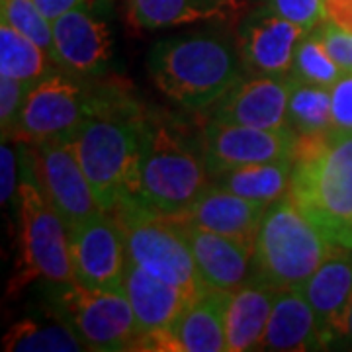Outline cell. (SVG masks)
I'll list each match as a JSON object with an SVG mask.
<instances>
[{
  "instance_id": "9a60e30c",
  "label": "cell",
  "mask_w": 352,
  "mask_h": 352,
  "mask_svg": "<svg viewBox=\"0 0 352 352\" xmlns=\"http://www.w3.org/2000/svg\"><path fill=\"white\" fill-rule=\"evenodd\" d=\"M307 32L282 18L270 6L252 12L241 28V59L254 75L286 76L294 55Z\"/></svg>"
},
{
  "instance_id": "4316f807",
  "label": "cell",
  "mask_w": 352,
  "mask_h": 352,
  "mask_svg": "<svg viewBox=\"0 0 352 352\" xmlns=\"http://www.w3.org/2000/svg\"><path fill=\"white\" fill-rule=\"evenodd\" d=\"M288 126L296 135L319 133L331 127L329 87L302 82L292 76L288 98Z\"/></svg>"
},
{
  "instance_id": "8992f818",
  "label": "cell",
  "mask_w": 352,
  "mask_h": 352,
  "mask_svg": "<svg viewBox=\"0 0 352 352\" xmlns=\"http://www.w3.org/2000/svg\"><path fill=\"white\" fill-rule=\"evenodd\" d=\"M18 204V263L12 286L24 288L34 280L73 284L69 229L41 194L38 182L25 168L16 192Z\"/></svg>"
},
{
  "instance_id": "7402d4cb",
  "label": "cell",
  "mask_w": 352,
  "mask_h": 352,
  "mask_svg": "<svg viewBox=\"0 0 352 352\" xmlns=\"http://www.w3.org/2000/svg\"><path fill=\"white\" fill-rule=\"evenodd\" d=\"M278 289L252 278L231 292L226 314L227 352L258 351Z\"/></svg>"
},
{
  "instance_id": "e0dca14e",
  "label": "cell",
  "mask_w": 352,
  "mask_h": 352,
  "mask_svg": "<svg viewBox=\"0 0 352 352\" xmlns=\"http://www.w3.org/2000/svg\"><path fill=\"white\" fill-rule=\"evenodd\" d=\"M124 292L133 309L141 335H166L178 323L196 296L153 276L127 258Z\"/></svg>"
},
{
  "instance_id": "603a6c76",
  "label": "cell",
  "mask_w": 352,
  "mask_h": 352,
  "mask_svg": "<svg viewBox=\"0 0 352 352\" xmlns=\"http://www.w3.org/2000/svg\"><path fill=\"white\" fill-rule=\"evenodd\" d=\"M245 0H129L138 28L159 30L200 20H223L239 12Z\"/></svg>"
},
{
  "instance_id": "9c48e42d",
  "label": "cell",
  "mask_w": 352,
  "mask_h": 352,
  "mask_svg": "<svg viewBox=\"0 0 352 352\" xmlns=\"http://www.w3.org/2000/svg\"><path fill=\"white\" fill-rule=\"evenodd\" d=\"M25 168L67 229L104 212L67 139L34 143L25 159Z\"/></svg>"
},
{
  "instance_id": "44dd1931",
  "label": "cell",
  "mask_w": 352,
  "mask_h": 352,
  "mask_svg": "<svg viewBox=\"0 0 352 352\" xmlns=\"http://www.w3.org/2000/svg\"><path fill=\"white\" fill-rule=\"evenodd\" d=\"M327 346L314 309L302 288L278 289L276 302L258 351L302 352Z\"/></svg>"
},
{
  "instance_id": "3957f363",
  "label": "cell",
  "mask_w": 352,
  "mask_h": 352,
  "mask_svg": "<svg viewBox=\"0 0 352 352\" xmlns=\"http://www.w3.org/2000/svg\"><path fill=\"white\" fill-rule=\"evenodd\" d=\"M147 67L164 96L188 110L212 106L241 80L237 50L212 34L157 41L147 57Z\"/></svg>"
},
{
  "instance_id": "4dcf8cb0",
  "label": "cell",
  "mask_w": 352,
  "mask_h": 352,
  "mask_svg": "<svg viewBox=\"0 0 352 352\" xmlns=\"http://www.w3.org/2000/svg\"><path fill=\"white\" fill-rule=\"evenodd\" d=\"M268 6L305 32H311L327 20L325 0H268Z\"/></svg>"
},
{
  "instance_id": "8d00e7d4",
  "label": "cell",
  "mask_w": 352,
  "mask_h": 352,
  "mask_svg": "<svg viewBox=\"0 0 352 352\" xmlns=\"http://www.w3.org/2000/svg\"><path fill=\"white\" fill-rule=\"evenodd\" d=\"M337 339H344L349 340V342H352V302L351 305H349V309H346V314H344L342 323H340Z\"/></svg>"
},
{
  "instance_id": "836d02e7",
  "label": "cell",
  "mask_w": 352,
  "mask_h": 352,
  "mask_svg": "<svg viewBox=\"0 0 352 352\" xmlns=\"http://www.w3.org/2000/svg\"><path fill=\"white\" fill-rule=\"evenodd\" d=\"M0 163H2V182H0V200L2 204H8L12 200L14 194L18 192L16 186V159L10 145L6 139H2V149H0Z\"/></svg>"
},
{
  "instance_id": "d6a6232c",
  "label": "cell",
  "mask_w": 352,
  "mask_h": 352,
  "mask_svg": "<svg viewBox=\"0 0 352 352\" xmlns=\"http://www.w3.org/2000/svg\"><path fill=\"white\" fill-rule=\"evenodd\" d=\"M331 90V127L352 131V73H342Z\"/></svg>"
},
{
  "instance_id": "6da1fadb",
  "label": "cell",
  "mask_w": 352,
  "mask_h": 352,
  "mask_svg": "<svg viewBox=\"0 0 352 352\" xmlns=\"http://www.w3.org/2000/svg\"><path fill=\"white\" fill-rule=\"evenodd\" d=\"M147 120L120 92L92 94V112L67 138L104 212L133 200Z\"/></svg>"
},
{
  "instance_id": "d4e9b609",
  "label": "cell",
  "mask_w": 352,
  "mask_h": 352,
  "mask_svg": "<svg viewBox=\"0 0 352 352\" xmlns=\"http://www.w3.org/2000/svg\"><path fill=\"white\" fill-rule=\"evenodd\" d=\"M4 351L18 352H80L87 351L75 331L55 314L45 319H22L6 331Z\"/></svg>"
},
{
  "instance_id": "7a4b0ae2",
  "label": "cell",
  "mask_w": 352,
  "mask_h": 352,
  "mask_svg": "<svg viewBox=\"0 0 352 352\" xmlns=\"http://www.w3.org/2000/svg\"><path fill=\"white\" fill-rule=\"evenodd\" d=\"M289 196L333 245L352 249V131L296 135Z\"/></svg>"
},
{
  "instance_id": "cb8c5ba5",
  "label": "cell",
  "mask_w": 352,
  "mask_h": 352,
  "mask_svg": "<svg viewBox=\"0 0 352 352\" xmlns=\"http://www.w3.org/2000/svg\"><path fill=\"white\" fill-rule=\"evenodd\" d=\"M292 184V157L270 163L233 166L212 175V186L261 204H274L288 196Z\"/></svg>"
},
{
  "instance_id": "5b68a950",
  "label": "cell",
  "mask_w": 352,
  "mask_h": 352,
  "mask_svg": "<svg viewBox=\"0 0 352 352\" xmlns=\"http://www.w3.org/2000/svg\"><path fill=\"white\" fill-rule=\"evenodd\" d=\"M333 247L288 194L264 214L254 243L252 278L276 289L302 288Z\"/></svg>"
},
{
  "instance_id": "f1b7e54d",
  "label": "cell",
  "mask_w": 352,
  "mask_h": 352,
  "mask_svg": "<svg viewBox=\"0 0 352 352\" xmlns=\"http://www.w3.org/2000/svg\"><path fill=\"white\" fill-rule=\"evenodd\" d=\"M0 12L2 22L12 25L53 57V22L39 10L36 0H2Z\"/></svg>"
},
{
  "instance_id": "d6986e66",
  "label": "cell",
  "mask_w": 352,
  "mask_h": 352,
  "mask_svg": "<svg viewBox=\"0 0 352 352\" xmlns=\"http://www.w3.org/2000/svg\"><path fill=\"white\" fill-rule=\"evenodd\" d=\"M302 292L327 344L333 342L352 302V249L335 245L321 266L307 278Z\"/></svg>"
},
{
  "instance_id": "7c38bea8",
  "label": "cell",
  "mask_w": 352,
  "mask_h": 352,
  "mask_svg": "<svg viewBox=\"0 0 352 352\" xmlns=\"http://www.w3.org/2000/svg\"><path fill=\"white\" fill-rule=\"evenodd\" d=\"M294 141L296 133L292 127L263 129L227 124L212 118L204 127L201 151L212 176L233 166L289 159Z\"/></svg>"
},
{
  "instance_id": "ba28073f",
  "label": "cell",
  "mask_w": 352,
  "mask_h": 352,
  "mask_svg": "<svg viewBox=\"0 0 352 352\" xmlns=\"http://www.w3.org/2000/svg\"><path fill=\"white\" fill-rule=\"evenodd\" d=\"M59 317L87 351H133L139 327L124 288L98 289L65 284L59 296Z\"/></svg>"
},
{
  "instance_id": "30bf717a",
  "label": "cell",
  "mask_w": 352,
  "mask_h": 352,
  "mask_svg": "<svg viewBox=\"0 0 352 352\" xmlns=\"http://www.w3.org/2000/svg\"><path fill=\"white\" fill-rule=\"evenodd\" d=\"M92 112V94L65 73H51L30 90L14 138L39 143L67 139Z\"/></svg>"
},
{
  "instance_id": "277c9868",
  "label": "cell",
  "mask_w": 352,
  "mask_h": 352,
  "mask_svg": "<svg viewBox=\"0 0 352 352\" xmlns=\"http://www.w3.org/2000/svg\"><path fill=\"white\" fill-rule=\"evenodd\" d=\"M212 186L204 151L168 126L147 122L138 190L131 201L166 217H182Z\"/></svg>"
},
{
  "instance_id": "484cf974",
  "label": "cell",
  "mask_w": 352,
  "mask_h": 352,
  "mask_svg": "<svg viewBox=\"0 0 352 352\" xmlns=\"http://www.w3.org/2000/svg\"><path fill=\"white\" fill-rule=\"evenodd\" d=\"M55 59L38 43L0 22V76L38 82L55 73Z\"/></svg>"
},
{
  "instance_id": "ffe728a7",
  "label": "cell",
  "mask_w": 352,
  "mask_h": 352,
  "mask_svg": "<svg viewBox=\"0 0 352 352\" xmlns=\"http://www.w3.org/2000/svg\"><path fill=\"white\" fill-rule=\"evenodd\" d=\"M266 210V204L210 186L180 219L237 239L254 249Z\"/></svg>"
},
{
  "instance_id": "ac0fdd59",
  "label": "cell",
  "mask_w": 352,
  "mask_h": 352,
  "mask_svg": "<svg viewBox=\"0 0 352 352\" xmlns=\"http://www.w3.org/2000/svg\"><path fill=\"white\" fill-rule=\"evenodd\" d=\"M180 221L184 227V235L190 243L194 261L198 264L201 280L208 288L233 292L249 280L252 274L254 256L252 247L210 229L188 223L184 219Z\"/></svg>"
},
{
  "instance_id": "f546056e",
  "label": "cell",
  "mask_w": 352,
  "mask_h": 352,
  "mask_svg": "<svg viewBox=\"0 0 352 352\" xmlns=\"http://www.w3.org/2000/svg\"><path fill=\"white\" fill-rule=\"evenodd\" d=\"M36 82L30 80H18V78H8L0 76V126H2V139L14 138L20 113L24 108V102L34 88Z\"/></svg>"
},
{
  "instance_id": "d590c367",
  "label": "cell",
  "mask_w": 352,
  "mask_h": 352,
  "mask_svg": "<svg viewBox=\"0 0 352 352\" xmlns=\"http://www.w3.org/2000/svg\"><path fill=\"white\" fill-rule=\"evenodd\" d=\"M36 4L39 6V10L53 22L59 16H63L65 12L73 10L76 6L87 4V0H36Z\"/></svg>"
},
{
  "instance_id": "5bb4252c",
  "label": "cell",
  "mask_w": 352,
  "mask_h": 352,
  "mask_svg": "<svg viewBox=\"0 0 352 352\" xmlns=\"http://www.w3.org/2000/svg\"><path fill=\"white\" fill-rule=\"evenodd\" d=\"M289 88L292 76L254 75L239 80L215 102L212 118L263 129L288 127Z\"/></svg>"
},
{
  "instance_id": "83f0119b",
  "label": "cell",
  "mask_w": 352,
  "mask_h": 352,
  "mask_svg": "<svg viewBox=\"0 0 352 352\" xmlns=\"http://www.w3.org/2000/svg\"><path fill=\"white\" fill-rule=\"evenodd\" d=\"M342 69L331 59V55L325 50L321 36L314 28L311 32H307L300 43L294 55V67H292V76L309 82V85H319V87H333L340 76Z\"/></svg>"
},
{
  "instance_id": "8fae6325",
  "label": "cell",
  "mask_w": 352,
  "mask_h": 352,
  "mask_svg": "<svg viewBox=\"0 0 352 352\" xmlns=\"http://www.w3.org/2000/svg\"><path fill=\"white\" fill-rule=\"evenodd\" d=\"M69 243L76 284L98 289L124 286L127 268L126 237L112 212H102L71 227Z\"/></svg>"
},
{
  "instance_id": "52a82bcc",
  "label": "cell",
  "mask_w": 352,
  "mask_h": 352,
  "mask_svg": "<svg viewBox=\"0 0 352 352\" xmlns=\"http://www.w3.org/2000/svg\"><path fill=\"white\" fill-rule=\"evenodd\" d=\"M112 214L124 229L129 261L196 298L208 289L178 217L155 214L138 201H126Z\"/></svg>"
},
{
  "instance_id": "2e32d148",
  "label": "cell",
  "mask_w": 352,
  "mask_h": 352,
  "mask_svg": "<svg viewBox=\"0 0 352 352\" xmlns=\"http://www.w3.org/2000/svg\"><path fill=\"white\" fill-rule=\"evenodd\" d=\"M112 57L110 30L87 8L76 6L53 20V59L76 75L102 71Z\"/></svg>"
},
{
  "instance_id": "4fadbf2b",
  "label": "cell",
  "mask_w": 352,
  "mask_h": 352,
  "mask_svg": "<svg viewBox=\"0 0 352 352\" xmlns=\"http://www.w3.org/2000/svg\"><path fill=\"white\" fill-rule=\"evenodd\" d=\"M231 292L208 288L190 303L166 335H141L135 351L223 352L227 351L226 314Z\"/></svg>"
},
{
  "instance_id": "1f68e13d",
  "label": "cell",
  "mask_w": 352,
  "mask_h": 352,
  "mask_svg": "<svg viewBox=\"0 0 352 352\" xmlns=\"http://www.w3.org/2000/svg\"><path fill=\"white\" fill-rule=\"evenodd\" d=\"M317 32L331 59L339 65L344 73H352V34L342 30L333 22H321L317 25Z\"/></svg>"
},
{
  "instance_id": "e575fe53",
  "label": "cell",
  "mask_w": 352,
  "mask_h": 352,
  "mask_svg": "<svg viewBox=\"0 0 352 352\" xmlns=\"http://www.w3.org/2000/svg\"><path fill=\"white\" fill-rule=\"evenodd\" d=\"M327 20L352 34V0H325Z\"/></svg>"
}]
</instances>
